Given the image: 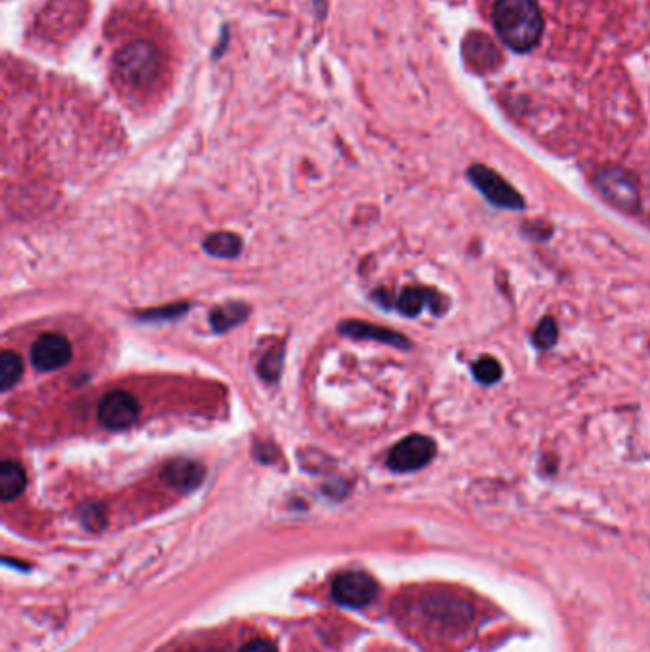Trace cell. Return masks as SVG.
Wrapping results in <instances>:
<instances>
[{
	"label": "cell",
	"instance_id": "21",
	"mask_svg": "<svg viewBox=\"0 0 650 652\" xmlns=\"http://www.w3.org/2000/svg\"><path fill=\"white\" fill-rule=\"evenodd\" d=\"M185 307L187 306H172V307H163V309H153L149 311L145 317L149 319H159V317H174V315H180V313H185Z\"/></svg>",
	"mask_w": 650,
	"mask_h": 652
},
{
	"label": "cell",
	"instance_id": "12",
	"mask_svg": "<svg viewBox=\"0 0 650 652\" xmlns=\"http://www.w3.org/2000/svg\"><path fill=\"white\" fill-rule=\"evenodd\" d=\"M27 485V475L21 464L14 460H4L0 466V496L4 502L18 498Z\"/></svg>",
	"mask_w": 650,
	"mask_h": 652
},
{
	"label": "cell",
	"instance_id": "17",
	"mask_svg": "<svg viewBox=\"0 0 650 652\" xmlns=\"http://www.w3.org/2000/svg\"><path fill=\"white\" fill-rule=\"evenodd\" d=\"M473 374L481 384L490 386V384H494V382H498L502 378V367H500V363L496 359L483 357L473 365Z\"/></svg>",
	"mask_w": 650,
	"mask_h": 652
},
{
	"label": "cell",
	"instance_id": "14",
	"mask_svg": "<svg viewBox=\"0 0 650 652\" xmlns=\"http://www.w3.org/2000/svg\"><path fill=\"white\" fill-rule=\"evenodd\" d=\"M23 361L16 351H2L0 355V388L2 391L14 388L21 380Z\"/></svg>",
	"mask_w": 650,
	"mask_h": 652
},
{
	"label": "cell",
	"instance_id": "6",
	"mask_svg": "<svg viewBox=\"0 0 650 652\" xmlns=\"http://www.w3.org/2000/svg\"><path fill=\"white\" fill-rule=\"evenodd\" d=\"M98 416L105 428H130L140 418V403L130 391L115 389L103 397L98 408Z\"/></svg>",
	"mask_w": 650,
	"mask_h": 652
},
{
	"label": "cell",
	"instance_id": "18",
	"mask_svg": "<svg viewBox=\"0 0 650 652\" xmlns=\"http://www.w3.org/2000/svg\"><path fill=\"white\" fill-rule=\"evenodd\" d=\"M557 336H559V330H557L555 321L551 317H546V319H542V323L534 332V344L542 349H549V347L555 346Z\"/></svg>",
	"mask_w": 650,
	"mask_h": 652
},
{
	"label": "cell",
	"instance_id": "9",
	"mask_svg": "<svg viewBox=\"0 0 650 652\" xmlns=\"http://www.w3.org/2000/svg\"><path fill=\"white\" fill-rule=\"evenodd\" d=\"M426 612L443 626H466L473 616V609L468 601L454 595L429 597Z\"/></svg>",
	"mask_w": 650,
	"mask_h": 652
},
{
	"label": "cell",
	"instance_id": "7",
	"mask_svg": "<svg viewBox=\"0 0 650 652\" xmlns=\"http://www.w3.org/2000/svg\"><path fill=\"white\" fill-rule=\"evenodd\" d=\"M332 593L338 603L357 609V607H365L376 597L378 586L374 578L368 576L366 572L347 571L336 576L332 584Z\"/></svg>",
	"mask_w": 650,
	"mask_h": 652
},
{
	"label": "cell",
	"instance_id": "4",
	"mask_svg": "<svg viewBox=\"0 0 650 652\" xmlns=\"http://www.w3.org/2000/svg\"><path fill=\"white\" fill-rule=\"evenodd\" d=\"M469 180L494 206L509 208V210H521L525 206L519 191L513 185H509L498 172L490 170L487 166L475 164L473 168H469Z\"/></svg>",
	"mask_w": 650,
	"mask_h": 652
},
{
	"label": "cell",
	"instance_id": "13",
	"mask_svg": "<svg viewBox=\"0 0 650 652\" xmlns=\"http://www.w3.org/2000/svg\"><path fill=\"white\" fill-rule=\"evenodd\" d=\"M241 248H243L241 237L235 233H227V231L212 233L204 241V250L216 258H235L241 254Z\"/></svg>",
	"mask_w": 650,
	"mask_h": 652
},
{
	"label": "cell",
	"instance_id": "19",
	"mask_svg": "<svg viewBox=\"0 0 650 652\" xmlns=\"http://www.w3.org/2000/svg\"><path fill=\"white\" fill-rule=\"evenodd\" d=\"M281 365H283V349L279 351H269L260 365V370H262V376L267 378V380H275L281 372Z\"/></svg>",
	"mask_w": 650,
	"mask_h": 652
},
{
	"label": "cell",
	"instance_id": "10",
	"mask_svg": "<svg viewBox=\"0 0 650 652\" xmlns=\"http://www.w3.org/2000/svg\"><path fill=\"white\" fill-rule=\"evenodd\" d=\"M163 479L170 487L189 492L203 483L204 468L199 462L193 460H183V458L172 460L163 469Z\"/></svg>",
	"mask_w": 650,
	"mask_h": 652
},
{
	"label": "cell",
	"instance_id": "20",
	"mask_svg": "<svg viewBox=\"0 0 650 652\" xmlns=\"http://www.w3.org/2000/svg\"><path fill=\"white\" fill-rule=\"evenodd\" d=\"M241 652H277V649H275V645H273L271 641H267V639H252V641H248V643L244 645Z\"/></svg>",
	"mask_w": 650,
	"mask_h": 652
},
{
	"label": "cell",
	"instance_id": "11",
	"mask_svg": "<svg viewBox=\"0 0 650 652\" xmlns=\"http://www.w3.org/2000/svg\"><path fill=\"white\" fill-rule=\"evenodd\" d=\"M340 330L353 338H368V340H378V342L389 344V346L408 347V340L405 336H401L389 328H382V326L353 321V323H344Z\"/></svg>",
	"mask_w": 650,
	"mask_h": 652
},
{
	"label": "cell",
	"instance_id": "16",
	"mask_svg": "<svg viewBox=\"0 0 650 652\" xmlns=\"http://www.w3.org/2000/svg\"><path fill=\"white\" fill-rule=\"evenodd\" d=\"M433 300V296H427L426 290L420 288H405L397 300V307L403 315L414 317Z\"/></svg>",
	"mask_w": 650,
	"mask_h": 652
},
{
	"label": "cell",
	"instance_id": "15",
	"mask_svg": "<svg viewBox=\"0 0 650 652\" xmlns=\"http://www.w3.org/2000/svg\"><path fill=\"white\" fill-rule=\"evenodd\" d=\"M244 317H246V307L243 304H227V306L214 309L210 315V321H212V328L216 332H224L231 326L239 325Z\"/></svg>",
	"mask_w": 650,
	"mask_h": 652
},
{
	"label": "cell",
	"instance_id": "8",
	"mask_svg": "<svg viewBox=\"0 0 650 652\" xmlns=\"http://www.w3.org/2000/svg\"><path fill=\"white\" fill-rule=\"evenodd\" d=\"M71 355H73V347L69 344V340L58 332L42 334L31 347V361L35 368H39L42 372H52L65 367L71 361Z\"/></svg>",
	"mask_w": 650,
	"mask_h": 652
},
{
	"label": "cell",
	"instance_id": "1",
	"mask_svg": "<svg viewBox=\"0 0 650 652\" xmlns=\"http://www.w3.org/2000/svg\"><path fill=\"white\" fill-rule=\"evenodd\" d=\"M494 25L504 44L515 52H529L542 37L544 20L534 0H498Z\"/></svg>",
	"mask_w": 650,
	"mask_h": 652
},
{
	"label": "cell",
	"instance_id": "3",
	"mask_svg": "<svg viewBox=\"0 0 650 652\" xmlns=\"http://www.w3.org/2000/svg\"><path fill=\"white\" fill-rule=\"evenodd\" d=\"M117 67L122 79L134 86H143L153 81L161 69V54L155 44L136 41L126 44L117 54Z\"/></svg>",
	"mask_w": 650,
	"mask_h": 652
},
{
	"label": "cell",
	"instance_id": "2",
	"mask_svg": "<svg viewBox=\"0 0 650 652\" xmlns=\"http://www.w3.org/2000/svg\"><path fill=\"white\" fill-rule=\"evenodd\" d=\"M595 189L618 210L637 212L641 204V189L637 178L622 166H605L595 174Z\"/></svg>",
	"mask_w": 650,
	"mask_h": 652
},
{
	"label": "cell",
	"instance_id": "5",
	"mask_svg": "<svg viewBox=\"0 0 650 652\" xmlns=\"http://www.w3.org/2000/svg\"><path fill=\"white\" fill-rule=\"evenodd\" d=\"M435 456V443L426 435H410L399 441L387 456V466L393 471H416L426 468Z\"/></svg>",
	"mask_w": 650,
	"mask_h": 652
}]
</instances>
